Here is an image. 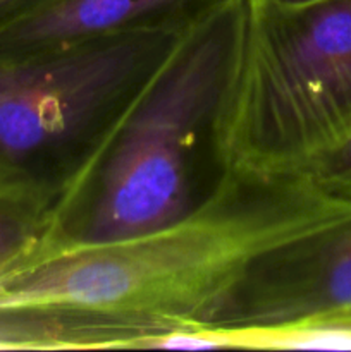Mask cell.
I'll list each match as a JSON object with an SVG mask.
<instances>
[{"label":"cell","mask_w":351,"mask_h":352,"mask_svg":"<svg viewBox=\"0 0 351 352\" xmlns=\"http://www.w3.org/2000/svg\"><path fill=\"white\" fill-rule=\"evenodd\" d=\"M350 213L351 199L305 177L289 195L219 201L126 241L48 246L0 282V309L103 316L143 330L148 340L205 327L258 263L305 246Z\"/></svg>","instance_id":"1"},{"label":"cell","mask_w":351,"mask_h":352,"mask_svg":"<svg viewBox=\"0 0 351 352\" xmlns=\"http://www.w3.org/2000/svg\"><path fill=\"white\" fill-rule=\"evenodd\" d=\"M222 96L234 164L308 175L351 134V0L295 12L237 0Z\"/></svg>","instance_id":"2"},{"label":"cell","mask_w":351,"mask_h":352,"mask_svg":"<svg viewBox=\"0 0 351 352\" xmlns=\"http://www.w3.org/2000/svg\"><path fill=\"white\" fill-rule=\"evenodd\" d=\"M237 0L200 14L198 33L162 60L114 146L79 244H107L164 229L191 212L188 155L219 105L234 41Z\"/></svg>","instance_id":"3"},{"label":"cell","mask_w":351,"mask_h":352,"mask_svg":"<svg viewBox=\"0 0 351 352\" xmlns=\"http://www.w3.org/2000/svg\"><path fill=\"white\" fill-rule=\"evenodd\" d=\"M222 0H40L0 24V57L40 54Z\"/></svg>","instance_id":"4"},{"label":"cell","mask_w":351,"mask_h":352,"mask_svg":"<svg viewBox=\"0 0 351 352\" xmlns=\"http://www.w3.org/2000/svg\"><path fill=\"white\" fill-rule=\"evenodd\" d=\"M303 272L281 322H351V213L301 248Z\"/></svg>","instance_id":"5"},{"label":"cell","mask_w":351,"mask_h":352,"mask_svg":"<svg viewBox=\"0 0 351 352\" xmlns=\"http://www.w3.org/2000/svg\"><path fill=\"white\" fill-rule=\"evenodd\" d=\"M38 186L16 162L0 158V282L50 246Z\"/></svg>","instance_id":"6"},{"label":"cell","mask_w":351,"mask_h":352,"mask_svg":"<svg viewBox=\"0 0 351 352\" xmlns=\"http://www.w3.org/2000/svg\"><path fill=\"white\" fill-rule=\"evenodd\" d=\"M308 175L327 191L351 199V134L317 162Z\"/></svg>","instance_id":"7"},{"label":"cell","mask_w":351,"mask_h":352,"mask_svg":"<svg viewBox=\"0 0 351 352\" xmlns=\"http://www.w3.org/2000/svg\"><path fill=\"white\" fill-rule=\"evenodd\" d=\"M40 0H0V24L9 21L16 14L23 12L24 9L31 7Z\"/></svg>","instance_id":"8"},{"label":"cell","mask_w":351,"mask_h":352,"mask_svg":"<svg viewBox=\"0 0 351 352\" xmlns=\"http://www.w3.org/2000/svg\"><path fill=\"white\" fill-rule=\"evenodd\" d=\"M260 2L282 10V12H295V10H301L305 7L313 6V3L322 2V0H260Z\"/></svg>","instance_id":"9"},{"label":"cell","mask_w":351,"mask_h":352,"mask_svg":"<svg viewBox=\"0 0 351 352\" xmlns=\"http://www.w3.org/2000/svg\"><path fill=\"white\" fill-rule=\"evenodd\" d=\"M2 74H3V60L0 58V81H2Z\"/></svg>","instance_id":"10"}]
</instances>
